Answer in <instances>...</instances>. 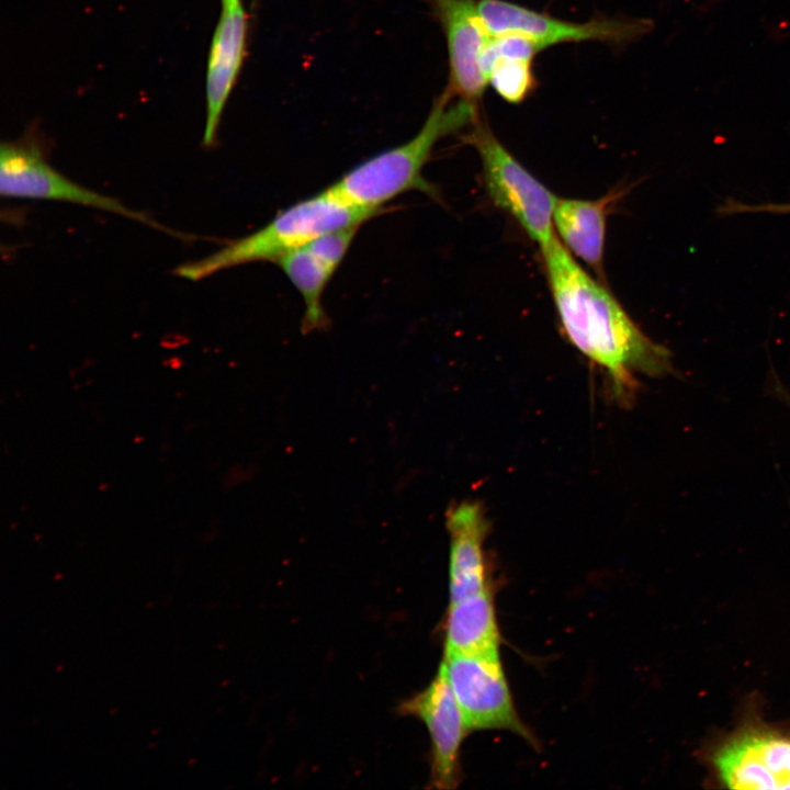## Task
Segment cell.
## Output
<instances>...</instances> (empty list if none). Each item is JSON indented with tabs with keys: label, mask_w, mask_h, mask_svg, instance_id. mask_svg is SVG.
I'll list each match as a JSON object with an SVG mask.
<instances>
[{
	"label": "cell",
	"mask_w": 790,
	"mask_h": 790,
	"mask_svg": "<svg viewBox=\"0 0 790 790\" xmlns=\"http://www.w3.org/2000/svg\"><path fill=\"white\" fill-rule=\"evenodd\" d=\"M477 119L478 109L443 90L413 138L362 161L329 188L349 204L377 213L385 203L411 190L433 195L422 170L437 142Z\"/></svg>",
	"instance_id": "7a4b0ae2"
},
{
	"label": "cell",
	"mask_w": 790,
	"mask_h": 790,
	"mask_svg": "<svg viewBox=\"0 0 790 790\" xmlns=\"http://www.w3.org/2000/svg\"><path fill=\"white\" fill-rule=\"evenodd\" d=\"M613 196L557 199L553 224L564 245L597 272L602 271L607 213Z\"/></svg>",
	"instance_id": "5bb4252c"
},
{
	"label": "cell",
	"mask_w": 790,
	"mask_h": 790,
	"mask_svg": "<svg viewBox=\"0 0 790 790\" xmlns=\"http://www.w3.org/2000/svg\"><path fill=\"white\" fill-rule=\"evenodd\" d=\"M720 214L732 215L741 213H769V214H790V202L787 203H764V204H746L733 200L725 201L718 208Z\"/></svg>",
	"instance_id": "ac0fdd59"
},
{
	"label": "cell",
	"mask_w": 790,
	"mask_h": 790,
	"mask_svg": "<svg viewBox=\"0 0 790 790\" xmlns=\"http://www.w3.org/2000/svg\"><path fill=\"white\" fill-rule=\"evenodd\" d=\"M444 653L499 652L501 633L493 586L449 603Z\"/></svg>",
	"instance_id": "9a60e30c"
},
{
	"label": "cell",
	"mask_w": 790,
	"mask_h": 790,
	"mask_svg": "<svg viewBox=\"0 0 790 790\" xmlns=\"http://www.w3.org/2000/svg\"><path fill=\"white\" fill-rule=\"evenodd\" d=\"M711 761L730 789H790V736L768 727L737 731L713 752Z\"/></svg>",
	"instance_id": "ba28073f"
},
{
	"label": "cell",
	"mask_w": 790,
	"mask_h": 790,
	"mask_svg": "<svg viewBox=\"0 0 790 790\" xmlns=\"http://www.w3.org/2000/svg\"><path fill=\"white\" fill-rule=\"evenodd\" d=\"M0 194L3 198L57 201L98 208L188 241L192 235L173 230L144 212L88 189L49 165L46 148L35 137L4 142L0 147Z\"/></svg>",
	"instance_id": "277c9868"
},
{
	"label": "cell",
	"mask_w": 790,
	"mask_h": 790,
	"mask_svg": "<svg viewBox=\"0 0 790 790\" xmlns=\"http://www.w3.org/2000/svg\"><path fill=\"white\" fill-rule=\"evenodd\" d=\"M541 251L565 335L606 372L612 395L620 404H632L639 388L636 373L654 377L674 373L670 352L640 329L556 236Z\"/></svg>",
	"instance_id": "6da1fadb"
},
{
	"label": "cell",
	"mask_w": 790,
	"mask_h": 790,
	"mask_svg": "<svg viewBox=\"0 0 790 790\" xmlns=\"http://www.w3.org/2000/svg\"><path fill=\"white\" fill-rule=\"evenodd\" d=\"M467 140L477 150L492 202L508 212L540 248L555 236L553 212L557 201L500 143L489 126L474 122Z\"/></svg>",
	"instance_id": "5b68a950"
},
{
	"label": "cell",
	"mask_w": 790,
	"mask_h": 790,
	"mask_svg": "<svg viewBox=\"0 0 790 790\" xmlns=\"http://www.w3.org/2000/svg\"><path fill=\"white\" fill-rule=\"evenodd\" d=\"M248 22L242 0H221L206 64L204 148H212L217 142L223 111L247 55Z\"/></svg>",
	"instance_id": "8fae6325"
},
{
	"label": "cell",
	"mask_w": 790,
	"mask_h": 790,
	"mask_svg": "<svg viewBox=\"0 0 790 790\" xmlns=\"http://www.w3.org/2000/svg\"><path fill=\"white\" fill-rule=\"evenodd\" d=\"M447 41L449 76L444 91L475 109L487 87L482 59L490 40L475 0H425Z\"/></svg>",
	"instance_id": "9c48e42d"
},
{
	"label": "cell",
	"mask_w": 790,
	"mask_h": 790,
	"mask_svg": "<svg viewBox=\"0 0 790 790\" xmlns=\"http://www.w3.org/2000/svg\"><path fill=\"white\" fill-rule=\"evenodd\" d=\"M275 263L303 298V329H324L328 325V317L323 305V295L335 271L304 246L284 255Z\"/></svg>",
	"instance_id": "2e32d148"
},
{
	"label": "cell",
	"mask_w": 790,
	"mask_h": 790,
	"mask_svg": "<svg viewBox=\"0 0 790 790\" xmlns=\"http://www.w3.org/2000/svg\"><path fill=\"white\" fill-rule=\"evenodd\" d=\"M377 212L349 204L330 188L279 212L263 227L228 241L217 251L180 264L176 275L200 281L240 264L276 262L284 255L305 246L319 235L349 226H360Z\"/></svg>",
	"instance_id": "3957f363"
},
{
	"label": "cell",
	"mask_w": 790,
	"mask_h": 790,
	"mask_svg": "<svg viewBox=\"0 0 790 790\" xmlns=\"http://www.w3.org/2000/svg\"><path fill=\"white\" fill-rule=\"evenodd\" d=\"M539 52L534 43L519 35L492 36L482 59L487 83L507 102L521 103L537 87L532 63Z\"/></svg>",
	"instance_id": "4fadbf2b"
},
{
	"label": "cell",
	"mask_w": 790,
	"mask_h": 790,
	"mask_svg": "<svg viewBox=\"0 0 790 790\" xmlns=\"http://www.w3.org/2000/svg\"><path fill=\"white\" fill-rule=\"evenodd\" d=\"M399 711L419 718L429 732L431 788H456L462 776L460 749L463 740L470 732L440 667L429 686L403 702Z\"/></svg>",
	"instance_id": "30bf717a"
},
{
	"label": "cell",
	"mask_w": 790,
	"mask_h": 790,
	"mask_svg": "<svg viewBox=\"0 0 790 790\" xmlns=\"http://www.w3.org/2000/svg\"><path fill=\"white\" fill-rule=\"evenodd\" d=\"M256 1H257V0H252V2H251V8H252V9H253V5H255V2H256Z\"/></svg>",
	"instance_id": "ffe728a7"
},
{
	"label": "cell",
	"mask_w": 790,
	"mask_h": 790,
	"mask_svg": "<svg viewBox=\"0 0 790 790\" xmlns=\"http://www.w3.org/2000/svg\"><path fill=\"white\" fill-rule=\"evenodd\" d=\"M359 227L349 226L324 233L304 247L336 272L348 252Z\"/></svg>",
	"instance_id": "e0dca14e"
},
{
	"label": "cell",
	"mask_w": 790,
	"mask_h": 790,
	"mask_svg": "<svg viewBox=\"0 0 790 790\" xmlns=\"http://www.w3.org/2000/svg\"><path fill=\"white\" fill-rule=\"evenodd\" d=\"M450 534V602L464 599L492 586L484 550L489 523L477 501L466 500L448 509Z\"/></svg>",
	"instance_id": "7c38bea8"
},
{
	"label": "cell",
	"mask_w": 790,
	"mask_h": 790,
	"mask_svg": "<svg viewBox=\"0 0 790 790\" xmlns=\"http://www.w3.org/2000/svg\"><path fill=\"white\" fill-rule=\"evenodd\" d=\"M769 381L771 394H774V396L790 410V392L774 370H771V377H769Z\"/></svg>",
	"instance_id": "d6986e66"
},
{
	"label": "cell",
	"mask_w": 790,
	"mask_h": 790,
	"mask_svg": "<svg viewBox=\"0 0 790 790\" xmlns=\"http://www.w3.org/2000/svg\"><path fill=\"white\" fill-rule=\"evenodd\" d=\"M469 730H506L537 746L520 718L499 652L444 653L440 665Z\"/></svg>",
	"instance_id": "8992f818"
},
{
	"label": "cell",
	"mask_w": 790,
	"mask_h": 790,
	"mask_svg": "<svg viewBox=\"0 0 790 790\" xmlns=\"http://www.w3.org/2000/svg\"><path fill=\"white\" fill-rule=\"evenodd\" d=\"M478 15L490 36L512 34L528 38L541 50L564 43L587 41L622 45L651 30V21L631 18H595L588 22L558 20L506 0H477Z\"/></svg>",
	"instance_id": "52a82bcc"
}]
</instances>
